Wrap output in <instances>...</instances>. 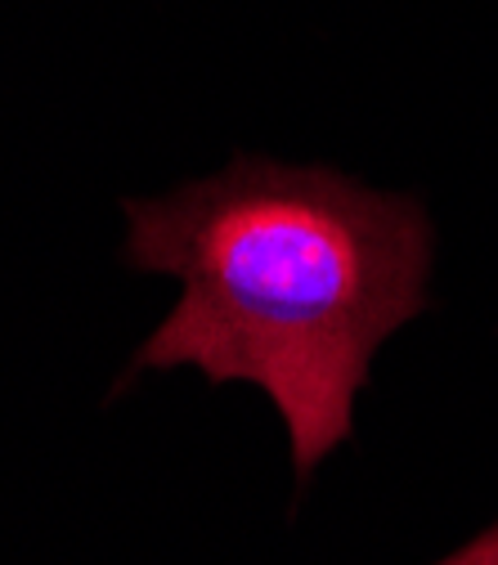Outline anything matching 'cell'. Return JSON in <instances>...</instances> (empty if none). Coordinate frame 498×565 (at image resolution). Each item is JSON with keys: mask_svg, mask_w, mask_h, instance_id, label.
Instances as JSON below:
<instances>
[{"mask_svg": "<svg viewBox=\"0 0 498 565\" xmlns=\"http://www.w3.org/2000/svg\"><path fill=\"white\" fill-rule=\"evenodd\" d=\"M126 216V256L184 288L135 364L256 382L310 476L350 436L373 350L426 306L422 211L319 167L239 158Z\"/></svg>", "mask_w": 498, "mask_h": 565, "instance_id": "1", "label": "cell"}]
</instances>
